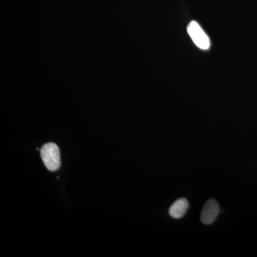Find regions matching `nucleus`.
<instances>
[{
	"mask_svg": "<svg viewBox=\"0 0 257 257\" xmlns=\"http://www.w3.org/2000/svg\"><path fill=\"white\" fill-rule=\"evenodd\" d=\"M42 160L47 170L56 171L60 168L61 165L60 152L55 143H47L42 146L41 150Z\"/></svg>",
	"mask_w": 257,
	"mask_h": 257,
	"instance_id": "f257e3e1",
	"label": "nucleus"
},
{
	"mask_svg": "<svg viewBox=\"0 0 257 257\" xmlns=\"http://www.w3.org/2000/svg\"><path fill=\"white\" fill-rule=\"evenodd\" d=\"M187 32L196 46L202 50H209L210 40L197 22L192 21L189 24Z\"/></svg>",
	"mask_w": 257,
	"mask_h": 257,
	"instance_id": "f03ea898",
	"label": "nucleus"
},
{
	"mask_svg": "<svg viewBox=\"0 0 257 257\" xmlns=\"http://www.w3.org/2000/svg\"><path fill=\"white\" fill-rule=\"evenodd\" d=\"M219 211L220 209H219V204L215 199H209L204 204L201 212V221L203 224L206 225L212 224L219 215Z\"/></svg>",
	"mask_w": 257,
	"mask_h": 257,
	"instance_id": "7ed1b4c3",
	"label": "nucleus"
},
{
	"mask_svg": "<svg viewBox=\"0 0 257 257\" xmlns=\"http://www.w3.org/2000/svg\"><path fill=\"white\" fill-rule=\"evenodd\" d=\"M189 208V202L185 198H180L172 204L169 210L170 215L174 219L183 217Z\"/></svg>",
	"mask_w": 257,
	"mask_h": 257,
	"instance_id": "20e7f679",
	"label": "nucleus"
}]
</instances>
